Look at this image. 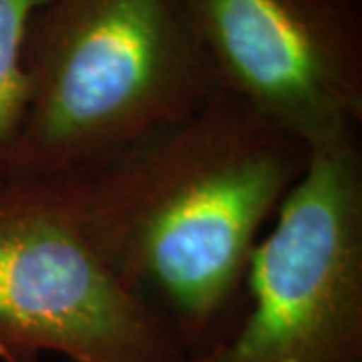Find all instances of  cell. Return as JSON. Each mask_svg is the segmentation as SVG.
I'll return each mask as SVG.
<instances>
[{
    "label": "cell",
    "mask_w": 362,
    "mask_h": 362,
    "mask_svg": "<svg viewBox=\"0 0 362 362\" xmlns=\"http://www.w3.org/2000/svg\"><path fill=\"white\" fill-rule=\"evenodd\" d=\"M216 87L308 147L362 125V0H185Z\"/></svg>",
    "instance_id": "5"
},
{
    "label": "cell",
    "mask_w": 362,
    "mask_h": 362,
    "mask_svg": "<svg viewBox=\"0 0 362 362\" xmlns=\"http://www.w3.org/2000/svg\"><path fill=\"white\" fill-rule=\"evenodd\" d=\"M189 362L168 324L113 278L28 185L0 181V362Z\"/></svg>",
    "instance_id": "4"
},
{
    "label": "cell",
    "mask_w": 362,
    "mask_h": 362,
    "mask_svg": "<svg viewBox=\"0 0 362 362\" xmlns=\"http://www.w3.org/2000/svg\"><path fill=\"white\" fill-rule=\"evenodd\" d=\"M26 113L0 181L87 165L218 90L185 0H47L25 42Z\"/></svg>",
    "instance_id": "2"
},
{
    "label": "cell",
    "mask_w": 362,
    "mask_h": 362,
    "mask_svg": "<svg viewBox=\"0 0 362 362\" xmlns=\"http://www.w3.org/2000/svg\"><path fill=\"white\" fill-rule=\"evenodd\" d=\"M312 149L226 90L87 165L28 185L189 358L246 308L250 259ZM8 181V180H4Z\"/></svg>",
    "instance_id": "1"
},
{
    "label": "cell",
    "mask_w": 362,
    "mask_h": 362,
    "mask_svg": "<svg viewBox=\"0 0 362 362\" xmlns=\"http://www.w3.org/2000/svg\"><path fill=\"white\" fill-rule=\"evenodd\" d=\"M189 362H362V147H312L259 238L233 330Z\"/></svg>",
    "instance_id": "3"
},
{
    "label": "cell",
    "mask_w": 362,
    "mask_h": 362,
    "mask_svg": "<svg viewBox=\"0 0 362 362\" xmlns=\"http://www.w3.org/2000/svg\"><path fill=\"white\" fill-rule=\"evenodd\" d=\"M47 0H0V180L6 175L26 113V33Z\"/></svg>",
    "instance_id": "6"
}]
</instances>
